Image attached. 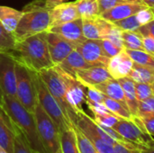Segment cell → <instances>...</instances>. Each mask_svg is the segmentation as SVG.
I'll list each match as a JSON object with an SVG mask.
<instances>
[{"mask_svg":"<svg viewBox=\"0 0 154 153\" xmlns=\"http://www.w3.org/2000/svg\"><path fill=\"white\" fill-rule=\"evenodd\" d=\"M0 106L11 121L24 135L31 149L39 153H47L39 138L33 114L29 112L15 96L1 95Z\"/></svg>","mask_w":154,"mask_h":153,"instance_id":"1","label":"cell"},{"mask_svg":"<svg viewBox=\"0 0 154 153\" xmlns=\"http://www.w3.org/2000/svg\"><path fill=\"white\" fill-rule=\"evenodd\" d=\"M46 32H41L20 41H15V58L35 72H41L54 66L49 52Z\"/></svg>","mask_w":154,"mask_h":153,"instance_id":"2","label":"cell"},{"mask_svg":"<svg viewBox=\"0 0 154 153\" xmlns=\"http://www.w3.org/2000/svg\"><path fill=\"white\" fill-rule=\"evenodd\" d=\"M22 13V17L13 33L15 41L49 31L50 8L46 6L45 0L32 1L23 7Z\"/></svg>","mask_w":154,"mask_h":153,"instance_id":"3","label":"cell"},{"mask_svg":"<svg viewBox=\"0 0 154 153\" xmlns=\"http://www.w3.org/2000/svg\"><path fill=\"white\" fill-rule=\"evenodd\" d=\"M38 73L49 92L61 107L67 119L72 126H74L78 117V113L69 105L67 101V90L62 69L58 66H53Z\"/></svg>","mask_w":154,"mask_h":153,"instance_id":"4","label":"cell"},{"mask_svg":"<svg viewBox=\"0 0 154 153\" xmlns=\"http://www.w3.org/2000/svg\"><path fill=\"white\" fill-rule=\"evenodd\" d=\"M92 142L100 153H114L113 145L116 140L106 133L100 125L84 110L78 112V117L74 124Z\"/></svg>","mask_w":154,"mask_h":153,"instance_id":"5","label":"cell"},{"mask_svg":"<svg viewBox=\"0 0 154 153\" xmlns=\"http://www.w3.org/2000/svg\"><path fill=\"white\" fill-rule=\"evenodd\" d=\"M33 79L36 87L37 101L43 108V110L48 114V115L53 120L60 132L61 133L67 129L72 128V124L67 119L58 102L47 89L38 72H33Z\"/></svg>","mask_w":154,"mask_h":153,"instance_id":"6","label":"cell"},{"mask_svg":"<svg viewBox=\"0 0 154 153\" xmlns=\"http://www.w3.org/2000/svg\"><path fill=\"white\" fill-rule=\"evenodd\" d=\"M36 129L47 153H55L60 150V132L53 120L48 115L39 103L33 111Z\"/></svg>","mask_w":154,"mask_h":153,"instance_id":"7","label":"cell"},{"mask_svg":"<svg viewBox=\"0 0 154 153\" xmlns=\"http://www.w3.org/2000/svg\"><path fill=\"white\" fill-rule=\"evenodd\" d=\"M33 70L30 69L24 64L16 59L15 75H16V96L18 101L31 113L33 114L38 103L36 87L33 79Z\"/></svg>","mask_w":154,"mask_h":153,"instance_id":"8","label":"cell"},{"mask_svg":"<svg viewBox=\"0 0 154 153\" xmlns=\"http://www.w3.org/2000/svg\"><path fill=\"white\" fill-rule=\"evenodd\" d=\"M111 128L118 133L128 143L139 148L141 151L154 142V139L132 119L120 118Z\"/></svg>","mask_w":154,"mask_h":153,"instance_id":"9","label":"cell"},{"mask_svg":"<svg viewBox=\"0 0 154 153\" xmlns=\"http://www.w3.org/2000/svg\"><path fill=\"white\" fill-rule=\"evenodd\" d=\"M16 58L14 52H0V91L1 95L16 96Z\"/></svg>","mask_w":154,"mask_h":153,"instance_id":"10","label":"cell"},{"mask_svg":"<svg viewBox=\"0 0 154 153\" xmlns=\"http://www.w3.org/2000/svg\"><path fill=\"white\" fill-rule=\"evenodd\" d=\"M76 50L82 55V57L93 66L106 67L109 62V58L105 54L101 40L86 39L76 46Z\"/></svg>","mask_w":154,"mask_h":153,"instance_id":"11","label":"cell"},{"mask_svg":"<svg viewBox=\"0 0 154 153\" xmlns=\"http://www.w3.org/2000/svg\"><path fill=\"white\" fill-rule=\"evenodd\" d=\"M46 39L51 59L54 66L60 64L76 49V45L52 32H46Z\"/></svg>","mask_w":154,"mask_h":153,"instance_id":"12","label":"cell"},{"mask_svg":"<svg viewBox=\"0 0 154 153\" xmlns=\"http://www.w3.org/2000/svg\"><path fill=\"white\" fill-rule=\"evenodd\" d=\"M116 27V25L114 23L103 19L100 15L92 18L82 19L83 34L86 39H90V40L106 39Z\"/></svg>","mask_w":154,"mask_h":153,"instance_id":"13","label":"cell"},{"mask_svg":"<svg viewBox=\"0 0 154 153\" xmlns=\"http://www.w3.org/2000/svg\"><path fill=\"white\" fill-rule=\"evenodd\" d=\"M63 77L66 84L67 101L69 105L78 113L79 111L83 110L82 105L87 99V87L77 78L69 76L65 71H63Z\"/></svg>","mask_w":154,"mask_h":153,"instance_id":"14","label":"cell"},{"mask_svg":"<svg viewBox=\"0 0 154 153\" xmlns=\"http://www.w3.org/2000/svg\"><path fill=\"white\" fill-rule=\"evenodd\" d=\"M75 78L86 87H94L97 85L112 78V77L106 67L92 66L88 69L78 70L75 74Z\"/></svg>","mask_w":154,"mask_h":153,"instance_id":"15","label":"cell"},{"mask_svg":"<svg viewBox=\"0 0 154 153\" xmlns=\"http://www.w3.org/2000/svg\"><path fill=\"white\" fill-rule=\"evenodd\" d=\"M48 32H52L63 37L67 41L72 42L76 46L86 40L83 34L82 18L79 17L74 21L51 26Z\"/></svg>","mask_w":154,"mask_h":153,"instance_id":"16","label":"cell"},{"mask_svg":"<svg viewBox=\"0 0 154 153\" xmlns=\"http://www.w3.org/2000/svg\"><path fill=\"white\" fill-rule=\"evenodd\" d=\"M51 26L69 23L79 18L76 2H63L50 9Z\"/></svg>","mask_w":154,"mask_h":153,"instance_id":"17","label":"cell"},{"mask_svg":"<svg viewBox=\"0 0 154 153\" xmlns=\"http://www.w3.org/2000/svg\"><path fill=\"white\" fill-rule=\"evenodd\" d=\"M134 65L133 60L125 50L109 60L106 66L111 77L115 79H119L128 77Z\"/></svg>","mask_w":154,"mask_h":153,"instance_id":"18","label":"cell"},{"mask_svg":"<svg viewBox=\"0 0 154 153\" xmlns=\"http://www.w3.org/2000/svg\"><path fill=\"white\" fill-rule=\"evenodd\" d=\"M154 19V9L146 7L140 12L126 17L123 20L116 21L114 23L121 31H133L137 32V30L143 24L149 23Z\"/></svg>","mask_w":154,"mask_h":153,"instance_id":"19","label":"cell"},{"mask_svg":"<svg viewBox=\"0 0 154 153\" xmlns=\"http://www.w3.org/2000/svg\"><path fill=\"white\" fill-rule=\"evenodd\" d=\"M146 7H148V6H146L145 5H143L142 3L120 4L104 13L100 14L99 15L106 21L115 23L116 21H120L126 17H129Z\"/></svg>","mask_w":154,"mask_h":153,"instance_id":"20","label":"cell"},{"mask_svg":"<svg viewBox=\"0 0 154 153\" xmlns=\"http://www.w3.org/2000/svg\"><path fill=\"white\" fill-rule=\"evenodd\" d=\"M14 132L13 125L0 106V145L8 153H14Z\"/></svg>","mask_w":154,"mask_h":153,"instance_id":"21","label":"cell"},{"mask_svg":"<svg viewBox=\"0 0 154 153\" xmlns=\"http://www.w3.org/2000/svg\"><path fill=\"white\" fill-rule=\"evenodd\" d=\"M63 71H65L69 76L75 78V74L78 70L88 69L92 67L93 65L89 64L83 57L82 55L75 49L72 52H70L67 58L58 65Z\"/></svg>","mask_w":154,"mask_h":153,"instance_id":"22","label":"cell"},{"mask_svg":"<svg viewBox=\"0 0 154 153\" xmlns=\"http://www.w3.org/2000/svg\"><path fill=\"white\" fill-rule=\"evenodd\" d=\"M94 87L96 89H97L98 91H100L102 94H104L106 96L115 99V100H117V101H120V102L127 105L126 101H125V96L123 87L117 79H115L113 78H109V79L106 80L105 82L97 85Z\"/></svg>","mask_w":154,"mask_h":153,"instance_id":"23","label":"cell"},{"mask_svg":"<svg viewBox=\"0 0 154 153\" xmlns=\"http://www.w3.org/2000/svg\"><path fill=\"white\" fill-rule=\"evenodd\" d=\"M120 85L123 87L125 96V101L127 104V106L133 115V116H137V112H138V106H139V101L136 97L135 94V87H134V81L131 79L129 77H125L122 78L117 79Z\"/></svg>","mask_w":154,"mask_h":153,"instance_id":"24","label":"cell"},{"mask_svg":"<svg viewBox=\"0 0 154 153\" xmlns=\"http://www.w3.org/2000/svg\"><path fill=\"white\" fill-rule=\"evenodd\" d=\"M22 11L9 6L0 5V22L5 30L11 34H13L15 31L22 17Z\"/></svg>","mask_w":154,"mask_h":153,"instance_id":"25","label":"cell"},{"mask_svg":"<svg viewBox=\"0 0 154 153\" xmlns=\"http://www.w3.org/2000/svg\"><path fill=\"white\" fill-rule=\"evenodd\" d=\"M128 77L134 82L152 84L154 82V69L134 62Z\"/></svg>","mask_w":154,"mask_h":153,"instance_id":"26","label":"cell"},{"mask_svg":"<svg viewBox=\"0 0 154 153\" xmlns=\"http://www.w3.org/2000/svg\"><path fill=\"white\" fill-rule=\"evenodd\" d=\"M60 149L62 153H80L73 127L60 133Z\"/></svg>","mask_w":154,"mask_h":153,"instance_id":"27","label":"cell"},{"mask_svg":"<svg viewBox=\"0 0 154 153\" xmlns=\"http://www.w3.org/2000/svg\"><path fill=\"white\" fill-rule=\"evenodd\" d=\"M102 103L105 105V106L112 114H114L115 115H116L119 118L132 119L134 117L133 115L131 114V112H130L127 105H125V104H124V103H122L120 101H117V100L109 98V97H107V96H105Z\"/></svg>","mask_w":154,"mask_h":153,"instance_id":"28","label":"cell"},{"mask_svg":"<svg viewBox=\"0 0 154 153\" xmlns=\"http://www.w3.org/2000/svg\"><path fill=\"white\" fill-rule=\"evenodd\" d=\"M143 36L138 32L122 31V40L124 49L145 50L143 41Z\"/></svg>","mask_w":154,"mask_h":153,"instance_id":"29","label":"cell"},{"mask_svg":"<svg viewBox=\"0 0 154 153\" xmlns=\"http://www.w3.org/2000/svg\"><path fill=\"white\" fill-rule=\"evenodd\" d=\"M75 2L79 14L82 19L99 15L97 0H76Z\"/></svg>","mask_w":154,"mask_h":153,"instance_id":"30","label":"cell"},{"mask_svg":"<svg viewBox=\"0 0 154 153\" xmlns=\"http://www.w3.org/2000/svg\"><path fill=\"white\" fill-rule=\"evenodd\" d=\"M134 63L154 69V55L146 50L124 49Z\"/></svg>","mask_w":154,"mask_h":153,"instance_id":"31","label":"cell"},{"mask_svg":"<svg viewBox=\"0 0 154 153\" xmlns=\"http://www.w3.org/2000/svg\"><path fill=\"white\" fill-rule=\"evenodd\" d=\"M12 125H13V129L14 132V153H33V151L31 149L26 138L22 133V132L14 124H12Z\"/></svg>","mask_w":154,"mask_h":153,"instance_id":"32","label":"cell"},{"mask_svg":"<svg viewBox=\"0 0 154 153\" xmlns=\"http://www.w3.org/2000/svg\"><path fill=\"white\" fill-rule=\"evenodd\" d=\"M15 40L0 22V52H14Z\"/></svg>","mask_w":154,"mask_h":153,"instance_id":"33","label":"cell"},{"mask_svg":"<svg viewBox=\"0 0 154 153\" xmlns=\"http://www.w3.org/2000/svg\"><path fill=\"white\" fill-rule=\"evenodd\" d=\"M73 128L76 133L78 146L80 153H100L80 130H79L76 126H73Z\"/></svg>","mask_w":154,"mask_h":153,"instance_id":"34","label":"cell"},{"mask_svg":"<svg viewBox=\"0 0 154 153\" xmlns=\"http://www.w3.org/2000/svg\"><path fill=\"white\" fill-rule=\"evenodd\" d=\"M134 87H135V94L138 101H143L145 100L152 96H153V88L152 84L148 83H139V82H134Z\"/></svg>","mask_w":154,"mask_h":153,"instance_id":"35","label":"cell"},{"mask_svg":"<svg viewBox=\"0 0 154 153\" xmlns=\"http://www.w3.org/2000/svg\"><path fill=\"white\" fill-rule=\"evenodd\" d=\"M93 119L101 125H105L107 127H112L120 118L112 114L111 112L109 113H105V114H97V115H93Z\"/></svg>","mask_w":154,"mask_h":153,"instance_id":"36","label":"cell"},{"mask_svg":"<svg viewBox=\"0 0 154 153\" xmlns=\"http://www.w3.org/2000/svg\"><path fill=\"white\" fill-rule=\"evenodd\" d=\"M154 113V95L151 97L140 101L138 106L137 116H143Z\"/></svg>","mask_w":154,"mask_h":153,"instance_id":"37","label":"cell"},{"mask_svg":"<svg viewBox=\"0 0 154 153\" xmlns=\"http://www.w3.org/2000/svg\"><path fill=\"white\" fill-rule=\"evenodd\" d=\"M101 45H102V48H103L105 54L109 59L117 55L120 51H122L124 50L123 48L117 46L116 44H115L114 42H112L111 41H109L107 39H102L101 40Z\"/></svg>","mask_w":154,"mask_h":153,"instance_id":"38","label":"cell"},{"mask_svg":"<svg viewBox=\"0 0 154 153\" xmlns=\"http://www.w3.org/2000/svg\"><path fill=\"white\" fill-rule=\"evenodd\" d=\"M114 153H141V150L130 143L116 141L114 145Z\"/></svg>","mask_w":154,"mask_h":153,"instance_id":"39","label":"cell"},{"mask_svg":"<svg viewBox=\"0 0 154 153\" xmlns=\"http://www.w3.org/2000/svg\"><path fill=\"white\" fill-rule=\"evenodd\" d=\"M138 117L141 119L146 132L154 139V113Z\"/></svg>","mask_w":154,"mask_h":153,"instance_id":"40","label":"cell"},{"mask_svg":"<svg viewBox=\"0 0 154 153\" xmlns=\"http://www.w3.org/2000/svg\"><path fill=\"white\" fill-rule=\"evenodd\" d=\"M104 97H105V95L102 94L97 89H96L95 87H87V99L88 100L97 102V103H102Z\"/></svg>","mask_w":154,"mask_h":153,"instance_id":"41","label":"cell"},{"mask_svg":"<svg viewBox=\"0 0 154 153\" xmlns=\"http://www.w3.org/2000/svg\"><path fill=\"white\" fill-rule=\"evenodd\" d=\"M97 3L99 14L121 4L120 0H97Z\"/></svg>","mask_w":154,"mask_h":153,"instance_id":"42","label":"cell"},{"mask_svg":"<svg viewBox=\"0 0 154 153\" xmlns=\"http://www.w3.org/2000/svg\"><path fill=\"white\" fill-rule=\"evenodd\" d=\"M137 32L142 34L143 37H152L154 38V19L150 21L149 23L143 24V26H141Z\"/></svg>","mask_w":154,"mask_h":153,"instance_id":"43","label":"cell"},{"mask_svg":"<svg viewBox=\"0 0 154 153\" xmlns=\"http://www.w3.org/2000/svg\"><path fill=\"white\" fill-rule=\"evenodd\" d=\"M143 47L146 51L154 55V38L152 37H143Z\"/></svg>","mask_w":154,"mask_h":153,"instance_id":"44","label":"cell"},{"mask_svg":"<svg viewBox=\"0 0 154 153\" xmlns=\"http://www.w3.org/2000/svg\"><path fill=\"white\" fill-rule=\"evenodd\" d=\"M67 1L68 0H45V4H46V6L51 9V8L56 6L57 5L61 4L63 2H67Z\"/></svg>","mask_w":154,"mask_h":153,"instance_id":"45","label":"cell"},{"mask_svg":"<svg viewBox=\"0 0 154 153\" xmlns=\"http://www.w3.org/2000/svg\"><path fill=\"white\" fill-rule=\"evenodd\" d=\"M141 153H154V142H152L150 146L141 151Z\"/></svg>","mask_w":154,"mask_h":153,"instance_id":"46","label":"cell"},{"mask_svg":"<svg viewBox=\"0 0 154 153\" xmlns=\"http://www.w3.org/2000/svg\"><path fill=\"white\" fill-rule=\"evenodd\" d=\"M141 1L146 6H148L152 9H154V0H141Z\"/></svg>","mask_w":154,"mask_h":153,"instance_id":"47","label":"cell"},{"mask_svg":"<svg viewBox=\"0 0 154 153\" xmlns=\"http://www.w3.org/2000/svg\"><path fill=\"white\" fill-rule=\"evenodd\" d=\"M121 4H130V3H142L141 0H120ZM143 4V3H142Z\"/></svg>","mask_w":154,"mask_h":153,"instance_id":"48","label":"cell"},{"mask_svg":"<svg viewBox=\"0 0 154 153\" xmlns=\"http://www.w3.org/2000/svg\"><path fill=\"white\" fill-rule=\"evenodd\" d=\"M0 153H8V152H7V151H5V150L3 147L0 145Z\"/></svg>","mask_w":154,"mask_h":153,"instance_id":"49","label":"cell"},{"mask_svg":"<svg viewBox=\"0 0 154 153\" xmlns=\"http://www.w3.org/2000/svg\"><path fill=\"white\" fill-rule=\"evenodd\" d=\"M55 153H62V151H61V149H60V150H59L57 152H55Z\"/></svg>","mask_w":154,"mask_h":153,"instance_id":"50","label":"cell"},{"mask_svg":"<svg viewBox=\"0 0 154 153\" xmlns=\"http://www.w3.org/2000/svg\"><path fill=\"white\" fill-rule=\"evenodd\" d=\"M152 88H153V93H154V82L152 84Z\"/></svg>","mask_w":154,"mask_h":153,"instance_id":"51","label":"cell"},{"mask_svg":"<svg viewBox=\"0 0 154 153\" xmlns=\"http://www.w3.org/2000/svg\"><path fill=\"white\" fill-rule=\"evenodd\" d=\"M33 153H39V152H36V151H33Z\"/></svg>","mask_w":154,"mask_h":153,"instance_id":"52","label":"cell"}]
</instances>
